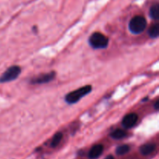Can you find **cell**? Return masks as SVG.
<instances>
[{
    "label": "cell",
    "mask_w": 159,
    "mask_h": 159,
    "mask_svg": "<svg viewBox=\"0 0 159 159\" xmlns=\"http://www.w3.org/2000/svg\"><path fill=\"white\" fill-rule=\"evenodd\" d=\"M148 34L152 38H157L159 34V24L155 23L148 30Z\"/></svg>",
    "instance_id": "cell-11"
},
{
    "label": "cell",
    "mask_w": 159,
    "mask_h": 159,
    "mask_svg": "<svg viewBox=\"0 0 159 159\" xmlns=\"http://www.w3.org/2000/svg\"><path fill=\"white\" fill-rule=\"evenodd\" d=\"M103 152V146L102 144H96L90 149L89 152V158L91 159L98 158Z\"/></svg>",
    "instance_id": "cell-7"
},
{
    "label": "cell",
    "mask_w": 159,
    "mask_h": 159,
    "mask_svg": "<svg viewBox=\"0 0 159 159\" xmlns=\"http://www.w3.org/2000/svg\"><path fill=\"white\" fill-rule=\"evenodd\" d=\"M62 138H63V135H62L61 133L58 132V133L55 134L54 136L53 137V139L51 142V146L52 148H55L60 144L61 141L62 140Z\"/></svg>",
    "instance_id": "cell-12"
},
{
    "label": "cell",
    "mask_w": 159,
    "mask_h": 159,
    "mask_svg": "<svg viewBox=\"0 0 159 159\" xmlns=\"http://www.w3.org/2000/svg\"><path fill=\"white\" fill-rule=\"evenodd\" d=\"M89 42L92 48L95 49H102L108 46L109 39L104 34L96 32L90 36Z\"/></svg>",
    "instance_id": "cell-3"
},
{
    "label": "cell",
    "mask_w": 159,
    "mask_h": 159,
    "mask_svg": "<svg viewBox=\"0 0 159 159\" xmlns=\"http://www.w3.org/2000/svg\"><path fill=\"white\" fill-rule=\"evenodd\" d=\"M20 72H21V68L19 66L14 65V66L10 67L1 75V77H0V82L4 83V82H8L15 80V79H16L19 77Z\"/></svg>",
    "instance_id": "cell-4"
},
{
    "label": "cell",
    "mask_w": 159,
    "mask_h": 159,
    "mask_svg": "<svg viewBox=\"0 0 159 159\" xmlns=\"http://www.w3.org/2000/svg\"><path fill=\"white\" fill-rule=\"evenodd\" d=\"M55 77V72L54 71H51L50 73H47V74L40 75L37 76V77L34 78L31 81L32 84H44L48 83V82H51Z\"/></svg>",
    "instance_id": "cell-5"
},
{
    "label": "cell",
    "mask_w": 159,
    "mask_h": 159,
    "mask_svg": "<svg viewBox=\"0 0 159 159\" xmlns=\"http://www.w3.org/2000/svg\"><path fill=\"white\" fill-rule=\"evenodd\" d=\"M92 91V86L88 85L85 86L81 87V88L78 89L74 90V91L71 92L65 96V101L68 102V104H74L79 102L82 97L85 96L90 93Z\"/></svg>",
    "instance_id": "cell-1"
},
{
    "label": "cell",
    "mask_w": 159,
    "mask_h": 159,
    "mask_svg": "<svg viewBox=\"0 0 159 159\" xmlns=\"http://www.w3.org/2000/svg\"><path fill=\"white\" fill-rule=\"evenodd\" d=\"M155 148H156V145L155 144H152V143L145 144L140 148V152L143 155L146 156V155H151L155 150Z\"/></svg>",
    "instance_id": "cell-8"
},
{
    "label": "cell",
    "mask_w": 159,
    "mask_h": 159,
    "mask_svg": "<svg viewBox=\"0 0 159 159\" xmlns=\"http://www.w3.org/2000/svg\"><path fill=\"white\" fill-rule=\"evenodd\" d=\"M147 27V20L142 16H136L130 20L129 23V30L134 34L144 32Z\"/></svg>",
    "instance_id": "cell-2"
},
{
    "label": "cell",
    "mask_w": 159,
    "mask_h": 159,
    "mask_svg": "<svg viewBox=\"0 0 159 159\" xmlns=\"http://www.w3.org/2000/svg\"><path fill=\"white\" fill-rule=\"evenodd\" d=\"M138 115L136 113H129L126 115L122 120V125L125 129L132 128L138 122Z\"/></svg>",
    "instance_id": "cell-6"
},
{
    "label": "cell",
    "mask_w": 159,
    "mask_h": 159,
    "mask_svg": "<svg viewBox=\"0 0 159 159\" xmlns=\"http://www.w3.org/2000/svg\"><path fill=\"white\" fill-rule=\"evenodd\" d=\"M129 151H130V146L127 145V144H123V145L119 146L116 148V153L118 155H126Z\"/></svg>",
    "instance_id": "cell-13"
},
{
    "label": "cell",
    "mask_w": 159,
    "mask_h": 159,
    "mask_svg": "<svg viewBox=\"0 0 159 159\" xmlns=\"http://www.w3.org/2000/svg\"><path fill=\"white\" fill-rule=\"evenodd\" d=\"M158 106H159V101L157 100L156 102H155V110H158Z\"/></svg>",
    "instance_id": "cell-14"
},
{
    "label": "cell",
    "mask_w": 159,
    "mask_h": 159,
    "mask_svg": "<svg viewBox=\"0 0 159 159\" xmlns=\"http://www.w3.org/2000/svg\"><path fill=\"white\" fill-rule=\"evenodd\" d=\"M105 159H115V158L113 155H108V156L106 157Z\"/></svg>",
    "instance_id": "cell-15"
},
{
    "label": "cell",
    "mask_w": 159,
    "mask_h": 159,
    "mask_svg": "<svg viewBox=\"0 0 159 159\" xmlns=\"http://www.w3.org/2000/svg\"><path fill=\"white\" fill-rule=\"evenodd\" d=\"M149 14H150V16L152 19H153V20H158L159 19V5L158 4V3L153 5V6L151 7Z\"/></svg>",
    "instance_id": "cell-10"
},
{
    "label": "cell",
    "mask_w": 159,
    "mask_h": 159,
    "mask_svg": "<svg viewBox=\"0 0 159 159\" xmlns=\"http://www.w3.org/2000/svg\"><path fill=\"white\" fill-rule=\"evenodd\" d=\"M127 132L125 130H122V129H117V130H115L114 131L112 132L110 134V137L113 139L116 140H120V139H123L125 137H127Z\"/></svg>",
    "instance_id": "cell-9"
}]
</instances>
